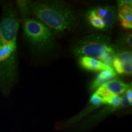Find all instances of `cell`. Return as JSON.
Returning <instances> with one entry per match:
<instances>
[{
	"label": "cell",
	"mask_w": 132,
	"mask_h": 132,
	"mask_svg": "<svg viewBox=\"0 0 132 132\" xmlns=\"http://www.w3.org/2000/svg\"><path fill=\"white\" fill-rule=\"evenodd\" d=\"M125 94L126 95V97L127 98H128V100H129L130 102H132V90L131 87L128 89L125 92Z\"/></svg>",
	"instance_id": "4fadbf2b"
},
{
	"label": "cell",
	"mask_w": 132,
	"mask_h": 132,
	"mask_svg": "<svg viewBox=\"0 0 132 132\" xmlns=\"http://www.w3.org/2000/svg\"><path fill=\"white\" fill-rule=\"evenodd\" d=\"M79 63L82 69L90 72H102L107 69L113 68L104 64L102 61L86 56L80 57L79 59Z\"/></svg>",
	"instance_id": "9c48e42d"
},
{
	"label": "cell",
	"mask_w": 132,
	"mask_h": 132,
	"mask_svg": "<svg viewBox=\"0 0 132 132\" xmlns=\"http://www.w3.org/2000/svg\"><path fill=\"white\" fill-rule=\"evenodd\" d=\"M19 8L23 16L32 15L55 33L61 34L76 25L77 17L70 5L59 1H20Z\"/></svg>",
	"instance_id": "7a4b0ae2"
},
{
	"label": "cell",
	"mask_w": 132,
	"mask_h": 132,
	"mask_svg": "<svg viewBox=\"0 0 132 132\" xmlns=\"http://www.w3.org/2000/svg\"><path fill=\"white\" fill-rule=\"evenodd\" d=\"M132 53L129 49L116 50L113 62L116 73L131 76L132 73Z\"/></svg>",
	"instance_id": "8992f818"
},
{
	"label": "cell",
	"mask_w": 132,
	"mask_h": 132,
	"mask_svg": "<svg viewBox=\"0 0 132 132\" xmlns=\"http://www.w3.org/2000/svg\"><path fill=\"white\" fill-rule=\"evenodd\" d=\"M132 3L131 1H118V16L122 27L125 29L132 28Z\"/></svg>",
	"instance_id": "ba28073f"
},
{
	"label": "cell",
	"mask_w": 132,
	"mask_h": 132,
	"mask_svg": "<svg viewBox=\"0 0 132 132\" xmlns=\"http://www.w3.org/2000/svg\"><path fill=\"white\" fill-rule=\"evenodd\" d=\"M87 14L100 19L105 26V30L113 28L116 20V9L112 6H103L93 7L89 10Z\"/></svg>",
	"instance_id": "52a82bcc"
},
{
	"label": "cell",
	"mask_w": 132,
	"mask_h": 132,
	"mask_svg": "<svg viewBox=\"0 0 132 132\" xmlns=\"http://www.w3.org/2000/svg\"><path fill=\"white\" fill-rule=\"evenodd\" d=\"M116 73L113 68L107 69V70L100 72L94 80L92 82L90 86L91 91L97 90L100 86L106 82L112 80V79L116 77Z\"/></svg>",
	"instance_id": "30bf717a"
},
{
	"label": "cell",
	"mask_w": 132,
	"mask_h": 132,
	"mask_svg": "<svg viewBox=\"0 0 132 132\" xmlns=\"http://www.w3.org/2000/svg\"><path fill=\"white\" fill-rule=\"evenodd\" d=\"M19 21L12 4H5L0 21V89L7 94L17 77Z\"/></svg>",
	"instance_id": "6da1fadb"
},
{
	"label": "cell",
	"mask_w": 132,
	"mask_h": 132,
	"mask_svg": "<svg viewBox=\"0 0 132 132\" xmlns=\"http://www.w3.org/2000/svg\"><path fill=\"white\" fill-rule=\"evenodd\" d=\"M23 29L26 41L37 52H51L56 47L52 31L47 26L34 18L23 16Z\"/></svg>",
	"instance_id": "277c9868"
},
{
	"label": "cell",
	"mask_w": 132,
	"mask_h": 132,
	"mask_svg": "<svg viewBox=\"0 0 132 132\" xmlns=\"http://www.w3.org/2000/svg\"><path fill=\"white\" fill-rule=\"evenodd\" d=\"M130 87V85L122 81L112 80L100 86L95 93L102 99L104 105H106L107 102L110 98L116 96L120 97Z\"/></svg>",
	"instance_id": "5b68a950"
},
{
	"label": "cell",
	"mask_w": 132,
	"mask_h": 132,
	"mask_svg": "<svg viewBox=\"0 0 132 132\" xmlns=\"http://www.w3.org/2000/svg\"><path fill=\"white\" fill-rule=\"evenodd\" d=\"M132 35L131 32H128L125 34L124 36L122 37L121 44L125 45V47H127L128 48H131L132 47Z\"/></svg>",
	"instance_id": "8fae6325"
},
{
	"label": "cell",
	"mask_w": 132,
	"mask_h": 132,
	"mask_svg": "<svg viewBox=\"0 0 132 132\" xmlns=\"http://www.w3.org/2000/svg\"><path fill=\"white\" fill-rule=\"evenodd\" d=\"M72 51L76 56L91 57L113 67L116 50L111 45L108 36L95 34L86 36L76 42Z\"/></svg>",
	"instance_id": "3957f363"
},
{
	"label": "cell",
	"mask_w": 132,
	"mask_h": 132,
	"mask_svg": "<svg viewBox=\"0 0 132 132\" xmlns=\"http://www.w3.org/2000/svg\"><path fill=\"white\" fill-rule=\"evenodd\" d=\"M90 103L92 105L94 106L95 107L99 106L100 105H104L102 99L96 93H94L92 95L90 99Z\"/></svg>",
	"instance_id": "7c38bea8"
}]
</instances>
